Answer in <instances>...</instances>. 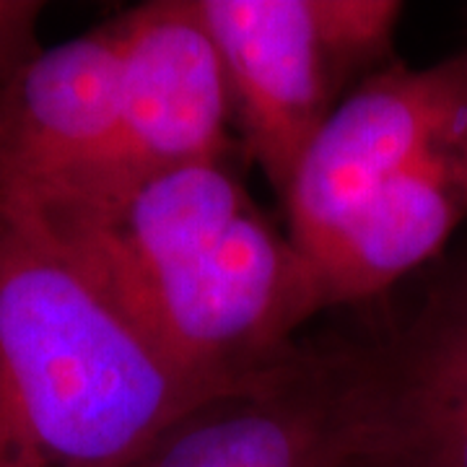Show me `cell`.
<instances>
[{
  "instance_id": "obj_8",
  "label": "cell",
  "mask_w": 467,
  "mask_h": 467,
  "mask_svg": "<svg viewBox=\"0 0 467 467\" xmlns=\"http://www.w3.org/2000/svg\"><path fill=\"white\" fill-rule=\"evenodd\" d=\"M361 450L374 467H467V260L410 317L358 340Z\"/></svg>"
},
{
  "instance_id": "obj_10",
  "label": "cell",
  "mask_w": 467,
  "mask_h": 467,
  "mask_svg": "<svg viewBox=\"0 0 467 467\" xmlns=\"http://www.w3.org/2000/svg\"><path fill=\"white\" fill-rule=\"evenodd\" d=\"M465 213L467 202L447 153L418 159L379 184L317 242L301 247L319 306L358 304L384 294L439 254Z\"/></svg>"
},
{
  "instance_id": "obj_13",
  "label": "cell",
  "mask_w": 467,
  "mask_h": 467,
  "mask_svg": "<svg viewBox=\"0 0 467 467\" xmlns=\"http://www.w3.org/2000/svg\"><path fill=\"white\" fill-rule=\"evenodd\" d=\"M340 467H374V465H368V462L364 460V457H361V454H353L348 462H343Z\"/></svg>"
},
{
  "instance_id": "obj_12",
  "label": "cell",
  "mask_w": 467,
  "mask_h": 467,
  "mask_svg": "<svg viewBox=\"0 0 467 467\" xmlns=\"http://www.w3.org/2000/svg\"><path fill=\"white\" fill-rule=\"evenodd\" d=\"M447 159H450L454 182H457V187H460V192H462V198H465L467 202V149H462L460 153H454V156H447Z\"/></svg>"
},
{
  "instance_id": "obj_7",
  "label": "cell",
  "mask_w": 467,
  "mask_h": 467,
  "mask_svg": "<svg viewBox=\"0 0 467 467\" xmlns=\"http://www.w3.org/2000/svg\"><path fill=\"white\" fill-rule=\"evenodd\" d=\"M252 201L229 159L167 169L109 198L36 211L32 221L125 309L153 281L216 244Z\"/></svg>"
},
{
  "instance_id": "obj_5",
  "label": "cell",
  "mask_w": 467,
  "mask_h": 467,
  "mask_svg": "<svg viewBox=\"0 0 467 467\" xmlns=\"http://www.w3.org/2000/svg\"><path fill=\"white\" fill-rule=\"evenodd\" d=\"M361 426L358 340L299 343L263 377L190 405L128 467H340Z\"/></svg>"
},
{
  "instance_id": "obj_2",
  "label": "cell",
  "mask_w": 467,
  "mask_h": 467,
  "mask_svg": "<svg viewBox=\"0 0 467 467\" xmlns=\"http://www.w3.org/2000/svg\"><path fill=\"white\" fill-rule=\"evenodd\" d=\"M216 42L244 153L285 201L301 159L358 76L387 67L395 0H195Z\"/></svg>"
},
{
  "instance_id": "obj_9",
  "label": "cell",
  "mask_w": 467,
  "mask_h": 467,
  "mask_svg": "<svg viewBox=\"0 0 467 467\" xmlns=\"http://www.w3.org/2000/svg\"><path fill=\"white\" fill-rule=\"evenodd\" d=\"M119 70L117 16L0 84V211L42 201L99 161L117 128Z\"/></svg>"
},
{
  "instance_id": "obj_1",
  "label": "cell",
  "mask_w": 467,
  "mask_h": 467,
  "mask_svg": "<svg viewBox=\"0 0 467 467\" xmlns=\"http://www.w3.org/2000/svg\"><path fill=\"white\" fill-rule=\"evenodd\" d=\"M205 398L32 221L0 211V467H128Z\"/></svg>"
},
{
  "instance_id": "obj_6",
  "label": "cell",
  "mask_w": 467,
  "mask_h": 467,
  "mask_svg": "<svg viewBox=\"0 0 467 467\" xmlns=\"http://www.w3.org/2000/svg\"><path fill=\"white\" fill-rule=\"evenodd\" d=\"M467 149V50L429 67L387 66L350 88L285 195L288 236L309 247L429 153Z\"/></svg>"
},
{
  "instance_id": "obj_11",
  "label": "cell",
  "mask_w": 467,
  "mask_h": 467,
  "mask_svg": "<svg viewBox=\"0 0 467 467\" xmlns=\"http://www.w3.org/2000/svg\"><path fill=\"white\" fill-rule=\"evenodd\" d=\"M42 3L0 0V84L45 50L39 45Z\"/></svg>"
},
{
  "instance_id": "obj_4",
  "label": "cell",
  "mask_w": 467,
  "mask_h": 467,
  "mask_svg": "<svg viewBox=\"0 0 467 467\" xmlns=\"http://www.w3.org/2000/svg\"><path fill=\"white\" fill-rule=\"evenodd\" d=\"M119 112L109 149L34 211L109 198L167 169L232 156V97L195 0H153L122 14Z\"/></svg>"
},
{
  "instance_id": "obj_3",
  "label": "cell",
  "mask_w": 467,
  "mask_h": 467,
  "mask_svg": "<svg viewBox=\"0 0 467 467\" xmlns=\"http://www.w3.org/2000/svg\"><path fill=\"white\" fill-rule=\"evenodd\" d=\"M319 312L306 257L257 208L122 309L169 367L208 395L284 364L299 348L301 325Z\"/></svg>"
}]
</instances>
